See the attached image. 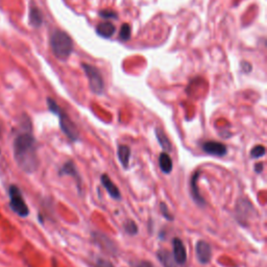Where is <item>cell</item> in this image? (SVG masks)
I'll use <instances>...</instances> for the list:
<instances>
[{"instance_id": "6da1fadb", "label": "cell", "mask_w": 267, "mask_h": 267, "mask_svg": "<svg viewBox=\"0 0 267 267\" xmlns=\"http://www.w3.org/2000/svg\"><path fill=\"white\" fill-rule=\"evenodd\" d=\"M14 158L19 168L33 173L38 168L37 143L31 132L19 134L14 140Z\"/></svg>"}, {"instance_id": "7a4b0ae2", "label": "cell", "mask_w": 267, "mask_h": 267, "mask_svg": "<svg viewBox=\"0 0 267 267\" xmlns=\"http://www.w3.org/2000/svg\"><path fill=\"white\" fill-rule=\"evenodd\" d=\"M50 47L56 58L67 60L73 51L74 44L67 33L56 29L50 36Z\"/></svg>"}, {"instance_id": "3957f363", "label": "cell", "mask_w": 267, "mask_h": 267, "mask_svg": "<svg viewBox=\"0 0 267 267\" xmlns=\"http://www.w3.org/2000/svg\"><path fill=\"white\" fill-rule=\"evenodd\" d=\"M47 105H48L49 111L58 117L60 128H61L62 132L65 134V136L70 141L77 142L79 140L78 130H77L76 126L73 123V121L70 119V117L67 115V113L62 110L56 102L51 98L47 99Z\"/></svg>"}, {"instance_id": "277c9868", "label": "cell", "mask_w": 267, "mask_h": 267, "mask_svg": "<svg viewBox=\"0 0 267 267\" xmlns=\"http://www.w3.org/2000/svg\"><path fill=\"white\" fill-rule=\"evenodd\" d=\"M9 194H10V206L12 210L20 217H27L29 214V209L22 196L21 191L19 190L17 186L13 185V186L10 187Z\"/></svg>"}, {"instance_id": "5b68a950", "label": "cell", "mask_w": 267, "mask_h": 267, "mask_svg": "<svg viewBox=\"0 0 267 267\" xmlns=\"http://www.w3.org/2000/svg\"><path fill=\"white\" fill-rule=\"evenodd\" d=\"M81 66H83V69L88 77L91 91L96 95H101L105 91V81L100 71L96 67L89 64H83Z\"/></svg>"}, {"instance_id": "8992f818", "label": "cell", "mask_w": 267, "mask_h": 267, "mask_svg": "<svg viewBox=\"0 0 267 267\" xmlns=\"http://www.w3.org/2000/svg\"><path fill=\"white\" fill-rule=\"evenodd\" d=\"M91 235L93 238V242L97 244L102 251H105L108 254H111V256H116L118 248L116 243L110 237L99 232H92Z\"/></svg>"}, {"instance_id": "52a82bcc", "label": "cell", "mask_w": 267, "mask_h": 267, "mask_svg": "<svg viewBox=\"0 0 267 267\" xmlns=\"http://www.w3.org/2000/svg\"><path fill=\"white\" fill-rule=\"evenodd\" d=\"M252 212H255L252 202L249 199L241 197L236 206V218L240 224L245 225V222L251 217Z\"/></svg>"}, {"instance_id": "ba28073f", "label": "cell", "mask_w": 267, "mask_h": 267, "mask_svg": "<svg viewBox=\"0 0 267 267\" xmlns=\"http://www.w3.org/2000/svg\"><path fill=\"white\" fill-rule=\"evenodd\" d=\"M195 253L197 261L202 264L206 265L209 264L212 260V248L211 245L204 240H198L195 245Z\"/></svg>"}, {"instance_id": "9c48e42d", "label": "cell", "mask_w": 267, "mask_h": 267, "mask_svg": "<svg viewBox=\"0 0 267 267\" xmlns=\"http://www.w3.org/2000/svg\"><path fill=\"white\" fill-rule=\"evenodd\" d=\"M58 175L60 176H64V175L72 176L74 179V181L76 182L78 192L81 193V184H83V181H81V176H80L79 172L77 171V168L75 166V164L73 163V161H71V160L67 161L64 165L60 168Z\"/></svg>"}, {"instance_id": "30bf717a", "label": "cell", "mask_w": 267, "mask_h": 267, "mask_svg": "<svg viewBox=\"0 0 267 267\" xmlns=\"http://www.w3.org/2000/svg\"><path fill=\"white\" fill-rule=\"evenodd\" d=\"M202 151L207 155L214 157H224L228 154V147L217 141H206L201 145Z\"/></svg>"}, {"instance_id": "8fae6325", "label": "cell", "mask_w": 267, "mask_h": 267, "mask_svg": "<svg viewBox=\"0 0 267 267\" xmlns=\"http://www.w3.org/2000/svg\"><path fill=\"white\" fill-rule=\"evenodd\" d=\"M172 256L179 265H184L187 262V250L180 238L172 240Z\"/></svg>"}, {"instance_id": "7c38bea8", "label": "cell", "mask_w": 267, "mask_h": 267, "mask_svg": "<svg viewBox=\"0 0 267 267\" xmlns=\"http://www.w3.org/2000/svg\"><path fill=\"white\" fill-rule=\"evenodd\" d=\"M200 171H195L192 175H191V180H190V192H191V197L194 200V202L197 204L199 207H206L207 201L203 199V197L201 196L199 189H198V185H197V181L199 177Z\"/></svg>"}, {"instance_id": "4fadbf2b", "label": "cell", "mask_w": 267, "mask_h": 267, "mask_svg": "<svg viewBox=\"0 0 267 267\" xmlns=\"http://www.w3.org/2000/svg\"><path fill=\"white\" fill-rule=\"evenodd\" d=\"M100 182L102 184V186L105 187V189L107 190V192L110 194V196L112 198H114L116 200L121 199V193H120L118 187L113 183V181L111 180V177L108 174H106V173L101 174Z\"/></svg>"}, {"instance_id": "5bb4252c", "label": "cell", "mask_w": 267, "mask_h": 267, "mask_svg": "<svg viewBox=\"0 0 267 267\" xmlns=\"http://www.w3.org/2000/svg\"><path fill=\"white\" fill-rule=\"evenodd\" d=\"M157 258L161 262L163 267H177V264L172 256V254L167 251L161 249L157 252Z\"/></svg>"}, {"instance_id": "9a60e30c", "label": "cell", "mask_w": 267, "mask_h": 267, "mask_svg": "<svg viewBox=\"0 0 267 267\" xmlns=\"http://www.w3.org/2000/svg\"><path fill=\"white\" fill-rule=\"evenodd\" d=\"M131 155H132V151H131L130 146L123 145V144H120L118 146V149H117V157H118L119 162L121 163L122 167L125 168V169L129 168Z\"/></svg>"}, {"instance_id": "2e32d148", "label": "cell", "mask_w": 267, "mask_h": 267, "mask_svg": "<svg viewBox=\"0 0 267 267\" xmlns=\"http://www.w3.org/2000/svg\"><path fill=\"white\" fill-rule=\"evenodd\" d=\"M159 166L163 173L169 174L172 171L173 168V163L172 159L168 155V153H162L159 156Z\"/></svg>"}, {"instance_id": "e0dca14e", "label": "cell", "mask_w": 267, "mask_h": 267, "mask_svg": "<svg viewBox=\"0 0 267 267\" xmlns=\"http://www.w3.org/2000/svg\"><path fill=\"white\" fill-rule=\"evenodd\" d=\"M115 32H116V27L110 22L99 23L96 27L97 35L102 37V38H105V39H109V38L113 37Z\"/></svg>"}, {"instance_id": "ac0fdd59", "label": "cell", "mask_w": 267, "mask_h": 267, "mask_svg": "<svg viewBox=\"0 0 267 267\" xmlns=\"http://www.w3.org/2000/svg\"><path fill=\"white\" fill-rule=\"evenodd\" d=\"M156 137H157V140L159 142V144L161 145V147L164 150V151H166L167 153L171 152L172 151V147H171V143L167 137V135L163 132L162 129L160 128H157L156 131Z\"/></svg>"}, {"instance_id": "d6986e66", "label": "cell", "mask_w": 267, "mask_h": 267, "mask_svg": "<svg viewBox=\"0 0 267 267\" xmlns=\"http://www.w3.org/2000/svg\"><path fill=\"white\" fill-rule=\"evenodd\" d=\"M29 22L33 26L39 27L43 23V16L37 7H32L29 10Z\"/></svg>"}, {"instance_id": "ffe728a7", "label": "cell", "mask_w": 267, "mask_h": 267, "mask_svg": "<svg viewBox=\"0 0 267 267\" xmlns=\"http://www.w3.org/2000/svg\"><path fill=\"white\" fill-rule=\"evenodd\" d=\"M123 230L130 236H136L139 233V228L137 223L132 219H128L123 223Z\"/></svg>"}, {"instance_id": "44dd1931", "label": "cell", "mask_w": 267, "mask_h": 267, "mask_svg": "<svg viewBox=\"0 0 267 267\" xmlns=\"http://www.w3.org/2000/svg\"><path fill=\"white\" fill-rule=\"evenodd\" d=\"M92 267H115V265L108 259H105L102 257H97L92 262Z\"/></svg>"}, {"instance_id": "7402d4cb", "label": "cell", "mask_w": 267, "mask_h": 267, "mask_svg": "<svg viewBox=\"0 0 267 267\" xmlns=\"http://www.w3.org/2000/svg\"><path fill=\"white\" fill-rule=\"evenodd\" d=\"M265 153H266V150L263 145H256L252 149V151L250 153V157L252 159H259V158L264 157Z\"/></svg>"}, {"instance_id": "603a6c76", "label": "cell", "mask_w": 267, "mask_h": 267, "mask_svg": "<svg viewBox=\"0 0 267 267\" xmlns=\"http://www.w3.org/2000/svg\"><path fill=\"white\" fill-rule=\"evenodd\" d=\"M131 33H132V29H131V26L129 24H122L120 32H119V38L126 42V41L130 40Z\"/></svg>"}, {"instance_id": "cb8c5ba5", "label": "cell", "mask_w": 267, "mask_h": 267, "mask_svg": "<svg viewBox=\"0 0 267 267\" xmlns=\"http://www.w3.org/2000/svg\"><path fill=\"white\" fill-rule=\"evenodd\" d=\"M160 212L162 213V215L164 216V218H166L167 220L169 221H173L174 220V217L173 215L170 214L169 210H168V207H167V204L165 202H161L160 203Z\"/></svg>"}, {"instance_id": "d4e9b609", "label": "cell", "mask_w": 267, "mask_h": 267, "mask_svg": "<svg viewBox=\"0 0 267 267\" xmlns=\"http://www.w3.org/2000/svg\"><path fill=\"white\" fill-rule=\"evenodd\" d=\"M131 267H156L152 262L146 260H141V261H135L131 263Z\"/></svg>"}, {"instance_id": "484cf974", "label": "cell", "mask_w": 267, "mask_h": 267, "mask_svg": "<svg viewBox=\"0 0 267 267\" xmlns=\"http://www.w3.org/2000/svg\"><path fill=\"white\" fill-rule=\"evenodd\" d=\"M99 16L104 19H116L117 13H115L114 11H111V10H105V11H101L99 13Z\"/></svg>"}, {"instance_id": "4316f807", "label": "cell", "mask_w": 267, "mask_h": 267, "mask_svg": "<svg viewBox=\"0 0 267 267\" xmlns=\"http://www.w3.org/2000/svg\"><path fill=\"white\" fill-rule=\"evenodd\" d=\"M263 168H264V165L263 163H257L255 165V171L256 173H261L263 171Z\"/></svg>"}]
</instances>
